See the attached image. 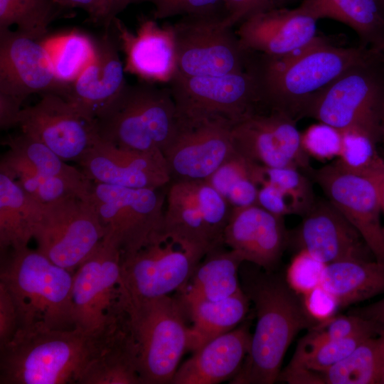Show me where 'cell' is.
<instances>
[{
  "label": "cell",
  "instance_id": "obj_1",
  "mask_svg": "<svg viewBox=\"0 0 384 384\" xmlns=\"http://www.w3.org/2000/svg\"><path fill=\"white\" fill-rule=\"evenodd\" d=\"M378 52L364 48L332 46L316 36L292 54L270 58L255 53V69L268 110L294 121L306 117L309 109L326 86L351 68Z\"/></svg>",
  "mask_w": 384,
  "mask_h": 384
},
{
  "label": "cell",
  "instance_id": "obj_2",
  "mask_svg": "<svg viewBox=\"0 0 384 384\" xmlns=\"http://www.w3.org/2000/svg\"><path fill=\"white\" fill-rule=\"evenodd\" d=\"M241 286L254 304L257 322L249 353L230 383L272 384L293 339L314 321L287 282L269 272H247Z\"/></svg>",
  "mask_w": 384,
  "mask_h": 384
},
{
  "label": "cell",
  "instance_id": "obj_3",
  "mask_svg": "<svg viewBox=\"0 0 384 384\" xmlns=\"http://www.w3.org/2000/svg\"><path fill=\"white\" fill-rule=\"evenodd\" d=\"M73 282L72 272L37 250L26 246L1 250L0 283L14 302L17 331L76 328Z\"/></svg>",
  "mask_w": 384,
  "mask_h": 384
},
{
  "label": "cell",
  "instance_id": "obj_4",
  "mask_svg": "<svg viewBox=\"0 0 384 384\" xmlns=\"http://www.w3.org/2000/svg\"><path fill=\"white\" fill-rule=\"evenodd\" d=\"M121 317L142 384L171 383L187 351L188 326L178 299H132L120 292Z\"/></svg>",
  "mask_w": 384,
  "mask_h": 384
},
{
  "label": "cell",
  "instance_id": "obj_5",
  "mask_svg": "<svg viewBox=\"0 0 384 384\" xmlns=\"http://www.w3.org/2000/svg\"><path fill=\"white\" fill-rule=\"evenodd\" d=\"M95 337L68 330H18L0 347V384H78Z\"/></svg>",
  "mask_w": 384,
  "mask_h": 384
},
{
  "label": "cell",
  "instance_id": "obj_6",
  "mask_svg": "<svg viewBox=\"0 0 384 384\" xmlns=\"http://www.w3.org/2000/svg\"><path fill=\"white\" fill-rule=\"evenodd\" d=\"M169 87L145 81L128 84L96 117L100 139L142 151H163L177 128Z\"/></svg>",
  "mask_w": 384,
  "mask_h": 384
},
{
  "label": "cell",
  "instance_id": "obj_7",
  "mask_svg": "<svg viewBox=\"0 0 384 384\" xmlns=\"http://www.w3.org/2000/svg\"><path fill=\"white\" fill-rule=\"evenodd\" d=\"M177 120L222 119L233 125L268 111L253 67L218 76H185L178 73L169 83Z\"/></svg>",
  "mask_w": 384,
  "mask_h": 384
},
{
  "label": "cell",
  "instance_id": "obj_8",
  "mask_svg": "<svg viewBox=\"0 0 384 384\" xmlns=\"http://www.w3.org/2000/svg\"><path fill=\"white\" fill-rule=\"evenodd\" d=\"M377 53L331 82L316 97L307 117L340 130H358L378 144L384 104V70L378 68Z\"/></svg>",
  "mask_w": 384,
  "mask_h": 384
},
{
  "label": "cell",
  "instance_id": "obj_9",
  "mask_svg": "<svg viewBox=\"0 0 384 384\" xmlns=\"http://www.w3.org/2000/svg\"><path fill=\"white\" fill-rule=\"evenodd\" d=\"M226 14L183 16L172 24L177 73L185 76H218L250 70L254 53L245 50Z\"/></svg>",
  "mask_w": 384,
  "mask_h": 384
},
{
  "label": "cell",
  "instance_id": "obj_10",
  "mask_svg": "<svg viewBox=\"0 0 384 384\" xmlns=\"http://www.w3.org/2000/svg\"><path fill=\"white\" fill-rule=\"evenodd\" d=\"M208 253L164 232L139 250L121 257L120 292L145 299L180 290Z\"/></svg>",
  "mask_w": 384,
  "mask_h": 384
},
{
  "label": "cell",
  "instance_id": "obj_11",
  "mask_svg": "<svg viewBox=\"0 0 384 384\" xmlns=\"http://www.w3.org/2000/svg\"><path fill=\"white\" fill-rule=\"evenodd\" d=\"M105 235L92 198L70 196L43 204L33 239L39 252L74 273Z\"/></svg>",
  "mask_w": 384,
  "mask_h": 384
},
{
  "label": "cell",
  "instance_id": "obj_12",
  "mask_svg": "<svg viewBox=\"0 0 384 384\" xmlns=\"http://www.w3.org/2000/svg\"><path fill=\"white\" fill-rule=\"evenodd\" d=\"M91 198L121 257L135 252L164 232L166 196L159 189L93 182Z\"/></svg>",
  "mask_w": 384,
  "mask_h": 384
},
{
  "label": "cell",
  "instance_id": "obj_13",
  "mask_svg": "<svg viewBox=\"0 0 384 384\" xmlns=\"http://www.w3.org/2000/svg\"><path fill=\"white\" fill-rule=\"evenodd\" d=\"M120 267L119 249L105 236L73 273L75 321L90 336H100L119 319Z\"/></svg>",
  "mask_w": 384,
  "mask_h": 384
},
{
  "label": "cell",
  "instance_id": "obj_14",
  "mask_svg": "<svg viewBox=\"0 0 384 384\" xmlns=\"http://www.w3.org/2000/svg\"><path fill=\"white\" fill-rule=\"evenodd\" d=\"M166 193L164 232L208 252L224 245L233 207L207 181H178Z\"/></svg>",
  "mask_w": 384,
  "mask_h": 384
},
{
  "label": "cell",
  "instance_id": "obj_15",
  "mask_svg": "<svg viewBox=\"0 0 384 384\" xmlns=\"http://www.w3.org/2000/svg\"><path fill=\"white\" fill-rule=\"evenodd\" d=\"M307 176L358 231L375 260L384 265V226L378 178L348 171L336 161Z\"/></svg>",
  "mask_w": 384,
  "mask_h": 384
},
{
  "label": "cell",
  "instance_id": "obj_16",
  "mask_svg": "<svg viewBox=\"0 0 384 384\" xmlns=\"http://www.w3.org/2000/svg\"><path fill=\"white\" fill-rule=\"evenodd\" d=\"M18 126L65 161L78 163L100 139L96 119L51 92L42 94L37 103L23 108Z\"/></svg>",
  "mask_w": 384,
  "mask_h": 384
},
{
  "label": "cell",
  "instance_id": "obj_17",
  "mask_svg": "<svg viewBox=\"0 0 384 384\" xmlns=\"http://www.w3.org/2000/svg\"><path fill=\"white\" fill-rule=\"evenodd\" d=\"M296 121L280 112H259L234 124L235 151L247 160L268 167L291 166L306 175L312 169L302 145Z\"/></svg>",
  "mask_w": 384,
  "mask_h": 384
},
{
  "label": "cell",
  "instance_id": "obj_18",
  "mask_svg": "<svg viewBox=\"0 0 384 384\" xmlns=\"http://www.w3.org/2000/svg\"><path fill=\"white\" fill-rule=\"evenodd\" d=\"M229 122H177L176 131L162 151L171 181H206L235 152Z\"/></svg>",
  "mask_w": 384,
  "mask_h": 384
},
{
  "label": "cell",
  "instance_id": "obj_19",
  "mask_svg": "<svg viewBox=\"0 0 384 384\" xmlns=\"http://www.w3.org/2000/svg\"><path fill=\"white\" fill-rule=\"evenodd\" d=\"M68 88L56 78L40 41L17 30L0 31V93L23 101L34 93L51 92L65 98Z\"/></svg>",
  "mask_w": 384,
  "mask_h": 384
},
{
  "label": "cell",
  "instance_id": "obj_20",
  "mask_svg": "<svg viewBox=\"0 0 384 384\" xmlns=\"http://www.w3.org/2000/svg\"><path fill=\"white\" fill-rule=\"evenodd\" d=\"M78 164L92 182L132 188L159 189L171 181L161 151H136L100 139Z\"/></svg>",
  "mask_w": 384,
  "mask_h": 384
},
{
  "label": "cell",
  "instance_id": "obj_21",
  "mask_svg": "<svg viewBox=\"0 0 384 384\" xmlns=\"http://www.w3.org/2000/svg\"><path fill=\"white\" fill-rule=\"evenodd\" d=\"M289 239L298 250L309 252L326 265L375 260L358 231L328 199L315 200Z\"/></svg>",
  "mask_w": 384,
  "mask_h": 384
},
{
  "label": "cell",
  "instance_id": "obj_22",
  "mask_svg": "<svg viewBox=\"0 0 384 384\" xmlns=\"http://www.w3.org/2000/svg\"><path fill=\"white\" fill-rule=\"evenodd\" d=\"M110 29L124 53L125 73L151 83L170 82L178 71L172 24L160 26L144 17L133 33L116 16Z\"/></svg>",
  "mask_w": 384,
  "mask_h": 384
},
{
  "label": "cell",
  "instance_id": "obj_23",
  "mask_svg": "<svg viewBox=\"0 0 384 384\" xmlns=\"http://www.w3.org/2000/svg\"><path fill=\"white\" fill-rule=\"evenodd\" d=\"M317 19L299 6L274 8L240 23L235 31L247 50L280 58L311 43L316 36Z\"/></svg>",
  "mask_w": 384,
  "mask_h": 384
},
{
  "label": "cell",
  "instance_id": "obj_24",
  "mask_svg": "<svg viewBox=\"0 0 384 384\" xmlns=\"http://www.w3.org/2000/svg\"><path fill=\"white\" fill-rule=\"evenodd\" d=\"M223 241L245 262L270 272L289 243V233L284 217L252 205L233 208Z\"/></svg>",
  "mask_w": 384,
  "mask_h": 384
},
{
  "label": "cell",
  "instance_id": "obj_25",
  "mask_svg": "<svg viewBox=\"0 0 384 384\" xmlns=\"http://www.w3.org/2000/svg\"><path fill=\"white\" fill-rule=\"evenodd\" d=\"M105 29L103 35L95 40L93 59L78 78L68 85L65 97L94 119L128 85L118 43L110 28Z\"/></svg>",
  "mask_w": 384,
  "mask_h": 384
},
{
  "label": "cell",
  "instance_id": "obj_26",
  "mask_svg": "<svg viewBox=\"0 0 384 384\" xmlns=\"http://www.w3.org/2000/svg\"><path fill=\"white\" fill-rule=\"evenodd\" d=\"M251 340L247 324L213 338L178 368L171 384H216L231 380L248 354Z\"/></svg>",
  "mask_w": 384,
  "mask_h": 384
},
{
  "label": "cell",
  "instance_id": "obj_27",
  "mask_svg": "<svg viewBox=\"0 0 384 384\" xmlns=\"http://www.w3.org/2000/svg\"><path fill=\"white\" fill-rule=\"evenodd\" d=\"M78 384H142L121 314L114 326L95 337L90 357Z\"/></svg>",
  "mask_w": 384,
  "mask_h": 384
},
{
  "label": "cell",
  "instance_id": "obj_28",
  "mask_svg": "<svg viewBox=\"0 0 384 384\" xmlns=\"http://www.w3.org/2000/svg\"><path fill=\"white\" fill-rule=\"evenodd\" d=\"M191 319L187 351L192 353L213 338L227 333L242 321L250 306L243 289L218 301L178 299Z\"/></svg>",
  "mask_w": 384,
  "mask_h": 384
},
{
  "label": "cell",
  "instance_id": "obj_29",
  "mask_svg": "<svg viewBox=\"0 0 384 384\" xmlns=\"http://www.w3.org/2000/svg\"><path fill=\"white\" fill-rule=\"evenodd\" d=\"M241 255L223 246L209 251L198 263L179 292L180 299L218 301L242 290L239 272L244 262Z\"/></svg>",
  "mask_w": 384,
  "mask_h": 384
},
{
  "label": "cell",
  "instance_id": "obj_30",
  "mask_svg": "<svg viewBox=\"0 0 384 384\" xmlns=\"http://www.w3.org/2000/svg\"><path fill=\"white\" fill-rule=\"evenodd\" d=\"M43 206L12 178L0 173L1 250L28 246Z\"/></svg>",
  "mask_w": 384,
  "mask_h": 384
},
{
  "label": "cell",
  "instance_id": "obj_31",
  "mask_svg": "<svg viewBox=\"0 0 384 384\" xmlns=\"http://www.w3.org/2000/svg\"><path fill=\"white\" fill-rule=\"evenodd\" d=\"M321 285L341 308L384 294V265L376 260H348L326 265Z\"/></svg>",
  "mask_w": 384,
  "mask_h": 384
},
{
  "label": "cell",
  "instance_id": "obj_32",
  "mask_svg": "<svg viewBox=\"0 0 384 384\" xmlns=\"http://www.w3.org/2000/svg\"><path fill=\"white\" fill-rule=\"evenodd\" d=\"M299 6L317 20L329 18L348 26L373 50L384 38V6L380 0H302Z\"/></svg>",
  "mask_w": 384,
  "mask_h": 384
},
{
  "label": "cell",
  "instance_id": "obj_33",
  "mask_svg": "<svg viewBox=\"0 0 384 384\" xmlns=\"http://www.w3.org/2000/svg\"><path fill=\"white\" fill-rule=\"evenodd\" d=\"M376 336L362 334L326 341L311 346L297 345L294 356L277 380L288 383L319 384V375L347 357L368 338Z\"/></svg>",
  "mask_w": 384,
  "mask_h": 384
},
{
  "label": "cell",
  "instance_id": "obj_34",
  "mask_svg": "<svg viewBox=\"0 0 384 384\" xmlns=\"http://www.w3.org/2000/svg\"><path fill=\"white\" fill-rule=\"evenodd\" d=\"M384 334L367 338L347 357L319 375V384H381Z\"/></svg>",
  "mask_w": 384,
  "mask_h": 384
},
{
  "label": "cell",
  "instance_id": "obj_35",
  "mask_svg": "<svg viewBox=\"0 0 384 384\" xmlns=\"http://www.w3.org/2000/svg\"><path fill=\"white\" fill-rule=\"evenodd\" d=\"M9 151L19 156L39 174L65 181L91 197L93 182L81 170L66 164L43 143L23 133L6 140Z\"/></svg>",
  "mask_w": 384,
  "mask_h": 384
},
{
  "label": "cell",
  "instance_id": "obj_36",
  "mask_svg": "<svg viewBox=\"0 0 384 384\" xmlns=\"http://www.w3.org/2000/svg\"><path fill=\"white\" fill-rule=\"evenodd\" d=\"M50 60L56 78L70 85L93 59L96 41L78 30L46 36L39 40Z\"/></svg>",
  "mask_w": 384,
  "mask_h": 384
},
{
  "label": "cell",
  "instance_id": "obj_37",
  "mask_svg": "<svg viewBox=\"0 0 384 384\" xmlns=\"http://www.w3.org/2000/svg\"><path fill=\"white\" fill-rule=\"evenodd\" d=\"M0 173L9 176L32 198L43 204L70 196L91 199L65 181L40 175L9 150L1 156Z\"/></svg>",
  "mask_w": 384,
  "mask_h": 384
},
{
  "label": "cell",
  "instance_id": "obj_38",
  "mask_svg": "<svg viewBox=\"0 0 384 384\" xmlns=\"http://www.w3.org/2000/svg\"><path fill=\"white\" fill-rule=\"evenodd\" d=\"M63 9L54 0H0V31L16 25L21 33L41 40Z\"/></svg>",
  "mask_w": 384,
  "mask_h": 384
},
{
  "label": "cell",
  "instance_id": "obj_39",
  "mask_svg": "<svg viewBox=\"0 0 384 384\" xmlns=\"http://www.w3.org/2000/svg\"><path fill=\"white\" fill-rule=\"evenodd\" d=\"M233 208L257 204L258 185L252 174V162L236 151L207 180Z\"/></svg>",
  "mask_w": 384,
  "mask_h": 384
},
{
  "label": "cell",
  "instance_id": "obj_40",
  "mask_svg": "<svg viewBox=\"0 0 384 384\" xmlns=\"http://www.w3.org/2000/svg\"><path fill=\"white\" fill-rule=\"evenodd\" d=\"M342 146L335 160L343 169L378 178L384 169V158L378 143L369 135L358 130H344Z\"/></svg>",
  "mask_w": 384,
  "mask_h": 384
},
{
  "label": "cell",
  "instance_id": "obj_41",
  "mask_svg": "<svg viewBox=\"0 0 384 384\" xmlns=\"http://www.w3.org/2000/svg\"><path fill=\"white\" fill-rule=\"evenodd\" d=\"M362 334L378 336L384 334V329L376 323L356 314L335 315L311 326L298 345L311 346Z\"/></svg>",
  "mask_w": 384,
  "mask_h": 384
},
{
  "label": "cell",
  "instance_id": "obj_42",
  "mask_svg": "<svg viewBox=\"0 0 384 384\" xmlns=\"http://www.w3.org/2000/svg\"><path fill=\"white\" fill-rule=\"evenodd\" d=\"M252 174L258 186L265 183L274 185L309 205L316 200L310 178L299 169L268 167L252 162Z\"/></svg>",
  "mask_w": 384,
  "mask_h": 384
},
{
  "label": "cell",
  "instance_id": "obj_43",
  "mask_svg": "<svg viewBox=\"0 0 384 384\" xmlns=\"http://www.w3.org/2000/svg\"><path fill=\"white\" fill-rule=\"evenodd\" d=\"M325 267L309 252L298 250L287 270L286 282L294 292L304 295L321 285Z\"/></svg>",
  "mask_w": 384,
  "mask_h": 384
},
{
  "label": "cell",
  "instance_id": "obj_44",
  "mask_svg": "<svg viewBox=\"0 0 384 384\" xmlns=\"http://www.w3.org/2000/svg\"><path fill=\"white\" fill-rule=\"evenodd\" d=\"M302 145L309 157L320 161L337 159L342 146L341 131L320 122L302 132Z\"/></svg>",
  "mask_w": 384,
  "mask_h": 384
},
{
  "label": "cell",
  "instance_id": "obj_45",
  "mask_svg": "<svg viewBox=\"0 0 384 384\" xmlns=\"http://www.w3.org/2000/svg\"><path fill=\"white\" fill-rule=\"evenodd\" d=\"M154 6L153 18L176 16L226 14L224 0H149Z\"/></svg>",
  "mask_w": 384,
  "mask_h": 384
},
{
  "label": "cell",
  "instance_id": "obj_46",
  "mask_svg": "<svg viewBox=\"0 0 384 384\" xmlns=\"http://www.w3.org/2000/svg\"><path fill=\"white\" fill-rule=\"evenodd\" d=\"M303 306L307 314L317 322L327 320L341 309L337 299L319 285L303 295Z\"/></svg>",
  "mask_w": 384,
  "mask_h": 384
},
{
  "label": "cell",
  "instance_id": "obj_47",
  "mask_svg": "<svg viewBox=\"0 0 384 384\" xmlns=\"http://www.w3.org/2000/svg\"><path fill=\"white\" fill-rule=\"evenodd\" d=\"M224 5L225 23L232 28L257 14L277 8L275 0H224Z\"/></svg>",
  "mask_w": 384,
  "mask_h": 384
},
{
  "label": "cell",
  "instance_id": "obj_48",
  "mask_svg": "<svg viewBox=\"0 0 384 384\" xmlns=\"http://www.w3.org/2000/svg\"><path fill=\"white\" fill-rule=\"evenodd\" d=\"M18 329V316L13 299L0 283V347L8 343Z\"/></svg>",
  "mask_w": 384,
  "mask_h": 384
},
{
  "label": "cell",
  "instance_id": "obj_49",
  "mask_svg": "<svg viewBox=\"0 0 384 384\" xmlns=\"http://www.w3.org/2000/svg\"><path fill=\"white\" fill-rule=\"evenodd\" d=\"M23 100L0 93V128L7 129L18 125Z\"/></svg>",
  "mask_w": 384,
  "mask_h": 384
},
{
  "label": "cell",
  "instance_id": "obj_50",
  "mask_svg": "<svg viewBox=\"0 0 384 384\" xmlns=\"http://www.w3.org/2000/svg\"><path fill=\"white\" fill-rule=\"evenodd\" d=\"M351 314L370 320L384 329V297L375 303L353 310Z\"/></svg>",
  "mask_w": 384,
  "mask_h": 384
},
{
  "label": "cell",
  "instance_id": "obj_51",
  "mask_svg": "<svg viewBox=\"0 0 384 384\" xmlns=\"http://www.w3.org/2000/svg\"><path fill=\"white\" fill-rule=\"evenodd\" d=\"M148 1L149 0H110L111 21L117 16L118 13L124 10L128 5Z\"/></svg>",
  "mask_w": 384,
  "mask_h": 384
},
{
  "label": "cell",
  "instance_id": "obj_52",
  "mask_svg": "<svg viewBox=\"0 0 384 384\" xmlns=\"http://www.w3.org/2000/svg\"><path fill=\"white\" fill-rule=\"evenodd\" d=\"M382 213L384 215V169L378 178Z\"/></svg>",
  "mask_w": 384,
  "mask_h": 384
},
{
  "label": "cell",
  "instance_id": "obj_53",
  "mask_svg": "<svg viewBox=\"0 0 384 384\" xmlns=\"http://www.w3.org/2000/svg\"><path fill=\"white\" fill-rule=\"evenodd\" d=\"M382 146V152L380 153L381 156L384 158V109L383 108V112L380 120V137L379 142Z\"/></svg>",
  "mask_w": 384,
  "mask_h": 384
},
{
  "label": "cell",
  "instance_id": "obj_54",
  "mask_svg": "<svg viewBox=\"0 0 384 384\" xmlns=\"http://www.w3.org/2000/svg\"><path fill=\"white\" fill-rule=\"evenodd\" d=\"M291 0H275L277 8L284 7V6Z\"/></svg>",
  "mask_w": 384,
  "mask_h": 384
},
{
  "label": "cell",
  "instance_id": "obj_55",
  "mask_svg": "<svg viewBox=\"0 0 384 384\" xmlns=\"http://www.w3.org/2000/svg\"><path fill=\"white\" fill-rule=\"evenodd\" d=\"M375 50L378 51V52L384 51V38H383L381 43L380 44V46Z\"/></svg>",
  "mask_w": 384,
  "mask_h": 384
},
{
  "label": "cell",
  "instance_id": "obj_56",
  "mask_svg": "<svg viewBox=\"0 0 384 384\" xmlns=\"http://www.w3.org/2000/svg\"><path fill=\"white\" fill-rule=\"evenodd\" d=\"M381 384H384V370H383V377L381 380Z\"/></svg>",
  "mask_w": 384,
  "mask_h": 384
},
{
  "label": "cell",
  "instance_id": "obj_57",
  "mask_svg": "<svg viewBox=\"0 0 384 384\" xmlns=\"http://www.w3.org/2000/svg\"><path fill=\"white\" fill-rule=\"evenodd\" d=\"M381 1V3L383 4L384 6V0H380Z\"/></svg>",
  "mask_w": 384,
  "mask_h": 384
},
{
  "label": "cell",
  "instance_id": "obj_58",
  "mask_svg": "<svg viewBox=\"0 0 384 384\" xmlns=\"http://www.w3.org/2000/svg\"><path fill=\"white\" fill-rule=\"evenodd\" d=\"M383 109H384V104H383Z\"/></svg>",
  "mask_w": 384,
  "mask_h": 384
}]
</instances>
